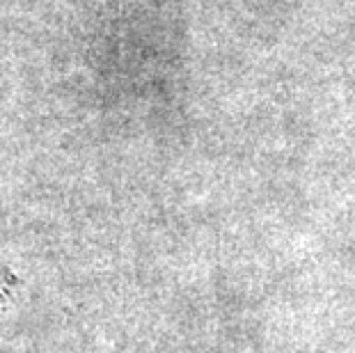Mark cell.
I'll return each instance as SVG.
<instances>
[{
  "label": "cell",
  "instance_id": "cell-1",
  "mask_svg": "<svg viewBox=\"0 0 355 353\" xmlns=\"http://www.w3.org/2000/svg\"><path fill=\"white\" fill-rule=\"evenodd\" d=\"M19 287H21L19 277L7 266L0 264V310H7V307H10V303L19 294Z\"/></svg>",
  "mask_w": 355,
  "mask_h": 353
}]
</instances>
